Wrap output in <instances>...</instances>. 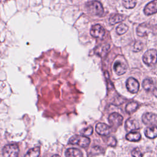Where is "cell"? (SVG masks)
I'll return each instance as SVG.
<instances>
[{
  "label": "cell",
  "instance_id": "1",
  "mask_svg": "<svg viewBox=\"0 0 157 157\" xmlns=\"http://www.w3.org/2000/svg\"><path fill=\"white\" fill-rule=\"evenodd\" d=\"M86 7L90 13L95 15L101 16L104 13V9L102 4L97 1L87 2L86 3Z\"/></svg>",
  "mask_w": 157,
  "mask_h": 157
},
{
  "label": "cell",
  "instance_id": "2",
  "mask_svg": "<svg viewBox=\"0 0 157 157\" xmlns=\"http://www.w3.org/2000/svg\"><path fill=\"white\" fill-rule=\"evenodd\" d=\"M69 143L73 145L77 144L81 147L86 148L89 145L90 143V139L85 136L74 135L69 139Z\"/></svg>",
  "mask_w": 157,
  "mask_h": 157
},
{
  "label": "cell",
  "instance_id": "3",
  "mask_svg": "<svg viewBox=\"0 0 157 157\" xmlns=\"http://www.w3.org/2000/svg\"><path fill=\"white\" fill-rule=\"evenodd\" d=\"M143 61L148 66H153L157 62V51L155 49L148 50L143 55Z\"/></svg>",
  "mask_w": 157,
  "mask_h": 157
},
{
  "label": "cell",
  "instance_id": "4",
  "mask_svg": "<svg viewBox=\"0 0 157 157\" xmlns=\"http://www.w3.org/2000/svg\"><path fill=\"white\" fill-rule=\"evenodd\" d=\"M19 151L20 150L17 145L9 144L3 147L2 153L4 157H18Z\"/></svg>",
  "mask_w": 157,
  "mask_h": 157
},
{
  "label": "cell",
  "instance_id": "5",
  "mask_svg": "<svg viewBox=\"0 0 157 157\" xmlns=\"http://www.w3.org/2000/svg\"><path fill=\"white\" fill-rule=\"evenodd\" d=\"M143 123L147 125H157V115L153 113H145L142 117Z\"/></svg>",
  "mask_w": 157,
  "mask_h": 157
},
{
  "label": "cell",
  "instance_id": "6",
  "mask_svg": "<svg viewBox=\"0 0 157 157\" xmlns=\"http://www.w3.org/2000/svg\"><path fill=\"white\" fill-rule=\"evenodd\" d=\"M126 86L128 90L131 93H136L139 91V83L138 81L133 77H129L126 80Z\"/></svg>",
  "mask_w": 157,
  "mask_h": 157
},
{
  "label": "cell",
  "instance_id": "7",
  "mask_svg": "<svg viewBox=\"0 0 157 157\" xmlns=\"http://www.w3.org/2000/svg\"><path fill=\"white\" fill-rule=\"evenodd\" d=\"M123 117L118 113H112L109 117V121L110 124L115 128L120 126L123 122Z\"/></svg>",
  "mask_w": 157,
  "mask_h": 157
},
{
  "label": "cell",
  "instance_id": "8",
  "mask_svg": "<svg viewBox=\"0 0 157 157\" xmlns=\"http://www.w3.org/2000/svg\"><path fill=\"white\" fill-rule=\"evenodd\" d=\"M90 34L94 37L102 38L105 34V30L101 25L97 24L91 27Z\"/></svg>",
  "mask_w": 157,
  "mask_h": 157
},
{
  "label": "cell",
  "instance_id": "9",
  "mask_svg": "<svg viewBox=\"0 0 157 157\" xmlns=\"http://www.w3.org/2000/svg\"><path fill=\"white\" fill-rule=\"evenodd\" d=\"M125 129L128 132H132V131L139 129L140 125L139 122L132 118H128L125 123Z\"/></svg>",
  "mask_w": 157,
  "mask_h": 157
},
{
  "label": "cell",
  "instance_id": "10",
  "mask_svg": "<svg viewBox=\"0 0 157 157\" xmlns=\"http://www.w3.org/2000/svg\"><path fill=\"white\" fill-rule=\"evenodd\" d=\"M153 27L147 23H142L139 25L137 28V34L139 36L144 37L152 31Z\"/></svg>",
  "mask_w": 157,
  "mask_h": 157
},
{
  "label": "cell",
  "instance_id": "11",
  "mask_svg": "<svg viewBox=\"0 0 157 157\" xmlns=\"http://www.w3.org/2000/svg\"><path fill=\"white\" fill-rule=\"evenodd\" d=\"M96 131L99 135L107 136L110 133L111 128L105 123H98L96 126Z\"/></svg>",
  "mask_w": 157,
  "mask_h": 157
},
{
  "label": "cell",
  "instance_id": "12",
  "mask_svg": "<svg viewBox=\"0 0 157 157\" xmlns=\"http://www.w3.org/2000/svg\"><path fill=\"white\" fill-rule=\"evenodd\" d=\"M146 15H151L157 12V0L152 1L148 2L145 7L144 10Z\"/></svg>",
  "mask_w": 157,
  "mask_h": 157
},
{
  "label": "cell",
  "instance_id": "13",
  "mask_svg": "<svg viewBox=\"0 0 157 157\" xmlns=\"http://www.w3.org/2000/svg\"><path fill=\"white\" fill-rule=\"evenodd\" d=\"M113 69L116 74L118 75H122L124 74L127 71V66L123 63L118 61H116L113 65Z\"/></svg>",
  "mask_w": 157,
  "mask_h": 157
},
{
  "label": "cell",
  "instance_id": "14",
  "mask_svg": "<svg viewBox=\"0 0 157 157\" xmlns=\"http://www.w3.org/2000/svg\"><path fill=\"white\" fill-rule=\"evenodd\" d=\"M66 157H83L82 152L76 148H69L65 151Z\"/></svg>",
  "mask_w": 157,
  "mask_h": 157
},
{
  "label": "cell",
  "instance_id": "15",
  "mask_svg": "<svg viewBox=\"0 0 157 157\" xmlns=\"http://www.w3.org/2000/svg\"><path fill=\"white\" fill-rule=\"evenodd\" d=\"M145 136L149 139H155L157 137V127L150 126L145 129L144 131Z\"/></svg>",
  "mask_w": 157,
  "mask_h": 157
},
{
  "label": "cell",
  "instance_id": "16",
  "mask_svg": "<svg viewBox=\"0 0 157 157\" xmlns=\"http://www.w3.org/2000/svg\"><path fill=\"white\" fill-rule=\"evenodd\" d=\"M126 139L131 142H137L141 139V135L138 132H130L126 134Z\"/></svg>",
  "mask_w": 157,
  "mask_h": 157
},
{
  "label": "cell",
  "instance_id": "17",
  "mask_svg": "<svg viewBox=\"0 0 157 157\" xmlns=\"http://www.w3.org/2000/svg\"><path fill=\"white\" fill-rule=\"evenodd\" d=\"M142 86L147 91H150L155 89V83L151 78H145L142 82Z\"/></svg>",
  "mask_w": 157,
  "mask_h": 157
},
{
  "label": "cell",
  "instance_id": "18",
  "mask_svg": "<svg viewBox=\"0 0 157 157\" xmlns=\"http://www.w3.org/2000/svg\"><path fill=\"white\" fill-rule=\"evenodd\" d=\"M125 17L121 14H113L109 18V23L111 25H115L117 23L121 22L124 20Z\"/></svg>",
  "mask_w": 157,
  "mask_h": 157
},
{
  "label": "cell",
  "instance_id": "19",
  "mask_svg": "<svg viewBox=\"0 0 157 157\" xmlns=\"http://www.w3.org/2000/svg\"><path fill=\"white\" fill-rule=\"evenodd\" d=\"M109 48H110V45L109 44H105V45H103L101 46H99L96 48L95 52L98 55H99L101 56H103L107 53Z\"/></svg>",
  "mask_w": 157,
  "mask_h": 157
},
{
  "label": "cell",
  "instance_id": "20",
  "mask_svg": "<svg viewBox=\"0 0 157 157\" xmlns=\"http://www.w3.org/2000/svg\"><path fill=\"white\" fill-rule=\"evenodd\" d=\"M40 155V147H36L29 150L25 157H39Z\"/></svg>",
  "mask_w": 157,
  "mask_h": 157
},
{
  "label": "cell",
  "instance_id": "21",
  "mask_svg": "<svg viewBox=\"0 0 157 157\" xmlns=\"http://www.w3.org/2000/svg\"><path fill=\"white\" fill-rule=\"evenodd\" d=\"M139 106V104L136 102H131L128 103L125 108V110L127 113H132L134 112L137 109Z\"/></svg>",
  "mask_w": 157,
  "mask_h": 157
},
{
  "label": "cell",
  "instance_id": "22",
  "mask_svg": "<svg viewBox=\"0 0 157 157\" xmlns=\"http://www.w3.org/2000/svg\"><path fill=\"white\" fill-rule=\"evenodd\" d=\"M128 26L125 24L121 23L117 27V33L119 35H122L124 34L128 31Z\"/></svg>",
  "mask_w": 157,
  "mask_h": 157
},
{
  "label": "cell",
  "instance_id": "23",
  "mask_svg": "<svg viewBox=\"0 0 157 157\" xmlns=\"http://www.w3.org/2000/svg\"><path fill=\"white\" fill-rule=\"evenodd\" d=\"M136 4V1H123V4L127 9H132L135 7Z\"/></svg>",
  "mask_w": 157,
  "mask_h": 157
},
{
  "label": "cell",
  "instance_id": "24",
  "mask_svg": "<svg viewBox=\"0 0 157 157\" xmlns=\"http://www.w3.org/2000/svg\"><path fill=\"white\" fill-rule=\"evenodd\" d=\"M105 142H106V144L109 146H110V147H115V146H116L117 143L116 139L115 137H112V136L109 137L107 139V140H105Z\"/></svg>",
  "mask_w": 157,
  "mask_h": 157
},
{
  "label": "cell",
  "instance_id": "25",
  "mask_svg": "<svg viewBox=\"0 0 157 157\" xmlns=\"http://www.w3.org/2000/svg\"><path fill=\"white\" fill-rule=\"evenodd\" d=\"M143 48V44L140 41H136L134 45L133 51L137 52L140 51Z\"/></svg>",
  "mask_w": 157,
  "mask_h": 157
},
{
  "label": "cell",
  "instance_id": "26",
  "mask_svg": "<svg viewBox=\"0 0 157 157\" xmlns=\"http://www.w3.org/2000/svg\"><path fill=\"white\" fill-rule=\"evenodd\" d=\"M131 155H132V157H142V156H143L140 150L138 148H134L131 151Z\"/></svg>",
  "mask_w": 157,
  "mask_h": 157
},
{
  "label": "cell",
  "instance_id": "27",
  "mask_svg": "<svg viewBox=\"0 0 157 157\" xmlns=\"http://www.w3.org/2000/svg\"><path fill=\"white\" fill-rule=\"evenodd\" d=\"M104 151V149L99 146H96L92 148L91 149V152L93 154H99L102 153Z\"/></svg>",
  "mask_w": 157,
  "mask_h": 157
},
{
  "label": "cell",
  "instance_id": "28",
  "mask_svg": "<svg viewBox=\"0 0 157 157\" xmlns=\"http://www.w3.org/2000/svg\"><path fill=\"white\" fill-rule=\"evenodd\" d=\"M93 131V129L92 128V126H89L88 128H86V129H83L82 133L85 135V136H90L92 134Z\"/></svg>",
  "mask_w": 157,
  "mask_h": 157
},
{
  "label": "cell",
  "instance_id": "29",
  "mask_svg": "<svg viewBox=\"0 0 157 157\" xmlns=\"http://www.w3.org/2000/svg\"><path fill=\"white\" fill-rule=\"evenodd\" d=\"M152 33L153 34H157V25H156L155 26H154L153 27V29H152Z\"/></svg>",
  "mask_w": 157,
  "mask_h": 157
},
{
  "label": "cell",
  "instance_id": "30",
  "mask_svg": "<svg viewBox=\"0 0 157 157\" xmlns=\"http://www.w3.org/2000/svg\"><path fill=\"white\" fill-rule=\"evenodd\" d=\"M153 93L154 96H155V97H156V98H157V88H155V89L153 90Z\"/></svg>",
  "mask_w": 157,
  "mask_h": 157
},
{
  "label": "cell",
  "instance_id": "31",
  "mask_svg": "<svg viewBox=\"0 0 157 157\" xmlns=\"http://www.w3.org/2000/svg\"><path fill=\"white\" fill-rule=\"evenodd\" d=\"M52 157H61V156L59 155H54Z\"/></svg>",
  "mask_w": 157,
  "mask_h": 157
}]
</instances>
